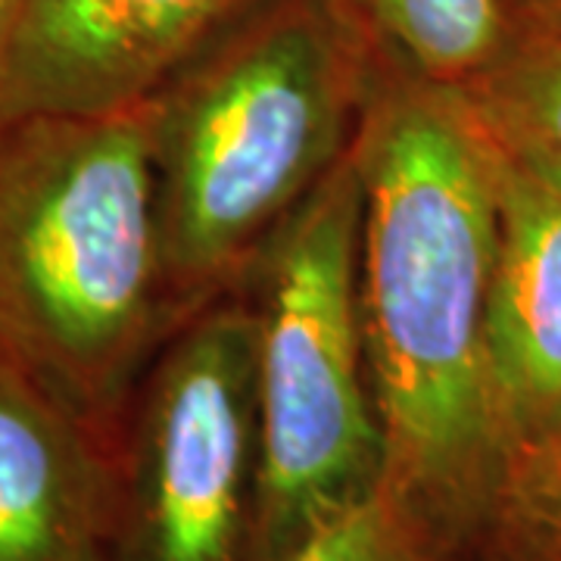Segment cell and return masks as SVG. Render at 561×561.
I'll use <instances>...</instances> for the list:
<instances>
[{"mask_svg":"<svg viewBox=\"0 0 561 561\" xmlns=\"http://www.w3.org/2000/svg\"><path fill=\"white\" fill-rule=\"evenodd\" d=\"M359 306L381 493L437 561H474L502 446L490 397L493 138L461 84L378 50L356 140Z\"/></svg>","mask_w":561,"mask_h":561,"instance_id":"1","label":"cell"},{"mask_svg":"<svg viewBox=\"0 0 561 561\" xmlns=\"http://www.w3.org/2000/svg\"><path fill=\"white\" fill-rule=\"evenodd\" d=\"M181 321L150 101L0 122V346L116 453Z\"/></svg>","mask_w":561,"mask_h":561,"instance_id":"2","label":"cell"},{"mask_svg":"<svg viewBox=\"0 0 561 561\" xmlns=\"http://www.w3.org/2000/svg\"><path fill=\"white\" fill-rule=\"evenodd\" d=\"M378 47L341 0H265L150 98L165 275L187 319L356 147Z\"/></svg>","mask_w":561,"mask_h":561,"instance_id":"3","label":"cell"},{"mask_svg":"<svg viewBox=\"0 0 561 561\" xmlns=\"http://www.w3.org/2000/svg\"><path fill=\"white\" fill-rule=\"evenodd\" d=\"M359 140V138H356ZM356 147L241 280L256 328L260 505L253 561H280L381 483L383 437L359 306Z\"/></svg>","mask_w":561,"mask_h":561,"instance_id":"4","label":"cell"},{"mask_svg":"<svg viewBox=\"0 0 561 561\" xmlns=\"http://www.w3.org/2000/svg\"><path fill=\"white\" fill-rule=\"evenodd\" d=\"M256 328L241 290L191 312L144 371L116 443V561H253Z\"/></svg>","mask_w":561,"mask_h":561,"instance_id":"5","label":"cell"},{"mask_svg":"<svg viewBox=\"0 0 561 561\" xmlns=\"http://www.w3.org/2000/svg\"><path fill=\"white\" fill-rule=\"evenodd\" d=\"M265 0H28L0 122L147 103Z\"/></svg>","mask_w":561,"mask_h":561,"instance_id":"6","label":"cell"},{"mask_svg":"<svg viewBox=\"0 0 561 561\" xmlns=\"http://www.w3.org/2000/svg\"><path fill=\"white\" fill-rule=\"evenodd\" d=\"M490 138L496 262L486 334L490 397L505 456L561 415V157L493 131Z\"/></svg>","mask_w":561,"mask_h":561,"instance_id":"7","label":"cell"},{"mask_svg":"<svg viewBox=\"0 0 561 561\" xmlns=\"http://www.w3.org/2000/svg\"><path fill=\"white\" fill-rule=\"evenodd\" d=\"M116 453L0 346V561H116Z\"/></svg>","mask_w":561,"mask_h":561,"instance_id":"8","label":"cell"},{"mask_svg":"<svg viewBox=\"0 0 561 561\" xmlns=\"http://www.w3.org/2000/svg\"><path fill=\"white\" fill-rule=\"evenodd\" d=\"M387 60L443 84H468L508 35L500 0H341Z\"/></svg>","mask_w":561,"mask_h":561,"instance_id":"9","label":"cell"},{"mask_svg":"<svg viewBox=\"0 0 561 561\" xmlns=\"http://www.w3.org/2000/svg\"><path fill=\"white\" fill-rule=\"evenodd\" d=\"M461 91L493 135L561 157V22H508L496 57Z\"/></svg>","mask_w":561,"mask_h":561,"instance_id":"10","label":"cell"},{"mask_svg":"<svg viewBox=\"0 0 561 561\" xmlns=\"http://www.w3.org/2000/svg\"><path fill=\"white\" fill-rule=\"evenodd\" d=\"M474 561H561V415L505 449Z\"/></svg>","mask_w":561,"mask_h":561,"instance_id":"11","label":"cell"},{"mask_svg":"<svg viewBox=\"0 0 561 561\" xmlns=\"http://www.w3.org/2000/svg\"><path fill=\"white\" fill-rule=\"evenodd\" d=\"M280 561H437L381 486L321 524Z\"/></svg>","mask_w":561,"mask_h":561,"instance_id":"12","label":"cell"},{"mask_svg":"<svg viewBox=\"0 0 561 561\" xmlns=\"http://www.w3.org/2000/svg\"><path fill=\"white\" fill-rule=\"evenodd\" d=\"M25 10H28V0H0V79L10 62L13 44L20 38Z\"/></svg>","mask_w":561,"mask_h":561,"instance_id":"13","label":"cell"},{"mask_svg":"<svg viewBox=\"0 0 561 561\" xmlns=\"http://www.w3.org/2000/svg\"><path fill=\"white\" fill-rule=\"evenodd\" d=\"M508 22H561V0H500Z\"/></svg>","mask_w":561,"mask_h":561,"instance_id":"14","label":"cell"}]
</instances>
